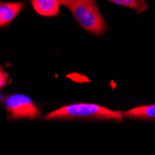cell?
<instances>
[{
  "label": "cell",
  "mask_w": 155,
  "mask_h": 155,
  "mask_svg": "<svg viewBox=\"0 0 155 155\" xmlns=\"http://www.w3.org/2000/svg\"><path fill=\"white\" fill-rule=\"evenodd\" d=\"M24 3L15 2V3H1L0 5V25L4 27L11 22L18 14L22 10Z\"/></svg>",
  "instance_id": "cell-4"
},
{
  "label": "cell",
  "mask_w": 155,
  "mask_h": 155,
  "mask_svg": "<svg viewBox=\"0 0 155 155\" xmlns=\"http://www.w3.org/2000/svg\"><path fill=\"white\" fill-rule=\"evenodd\" d=\"M72 1H73V0H59V2L61 3V5L66 6V7H68L70 4H71Z\"/></svg>",
  "instance_id": "cell-9"
},
{
  "label": "cell",
  "mask_w": 155,
  "mask_h": 155,
  "mask_svg": "<svg viewBox=\"0 0 155 155\" xmlns=\"http://www.w3.org/2000/svg\"><path fill=\"white\" fill-rule=\"evenodd\" d=\"M119 6H123L136 10L138 13L144 12L148 8V4L145 0H109Z\"/></svg>",
  "instance_id": "cell-7"
},
{
  "label": "cell",
  "mask_w": 155,
  "mask_h": 155,
  "mask_svg": "<svg viewBox=\"0 0 155 155\" xmlns=\"http://www.w3.org/2000/svg\"><path fill=\"white\" fill-rule=\"evenodd\" d=\"M90 118L101 120L123 121V114L119 110H110L97 104L78 103L61 107L47 114V120L54 119H76Z\"/></svg>",
  "instance_id": "cell-1"
},
{
  "label": "cell",
  "mask_w": 155,
  "mask_h": 155,
  "mask_svg": "<svg viewBox=\"0 0 155 155\" xmlns=\"http://www.w3.org/2000/svg\"><path fill=\"white\" fill-rule=\"evenodd\" d=\"M4 105L11 118H30L39 116V110L29 97L22 94H13L5 97Z\"/></svg>",
  "instance_id": "cell-3"
},
{
  "label": "cell",
  "mask_w": 155,
  "mask_h": 155,
  "mask_svg": "<svg viewBox=\"0 0 155 155\" xmlns=\"http://www.w3.org/2000/svg\"><path fill=\"white\" fill-rule=\"evenodd\" d=\"M77 22L90 34L100 35L106 30V24L95 0H73L68 6Z\"/></svg>",
  "instance_id": "cell-2"
},
{
  "label": "cell",
  "mask_w": 155,
  "mask_h": 155,
  "mask_svg": "<svg viewBox=\"0 0 155 155\" xmlns=\"http://www.w3.org/2000/svg\"><path fill=\"white\" fill-rule=\"evenodd\" d=\"M34 9L42 16H56L59 13V0H32Z\"/></svg>",
  "instance_id": "cell-5"
},
{
  "label": "cell",
  "mask_w": 155,
  "mask_h": 155,
  "mask_svg": "<svg viewBox=\"0 0 155 155\" xmlns=\"http://www.w3.org/2000/svg\"><path fill=\"white\" fill-rule=\"evenodd\" d=\"M124 116L137 119H155V104L140 106L124 112Z\"/></svg>",
  "instance_id": "cell-6"
},
{
  "label": "cell",
  "mask_w": 155,
  "mask_h": 155,
  "mask_svg": "<svg viewBox=\"0 0 155 155\" xmlns=\"http://www.w3.org/2000/svg\"><path fill=\"white\" fill-rule=\"evenodd\" d=\"M0 77H1V81H0V86L1 87H4L5 84H7V80H8V74L1 70V73H0Z\"/></svg>",
  "instance_id": "cell-8"
}]
</instances>
